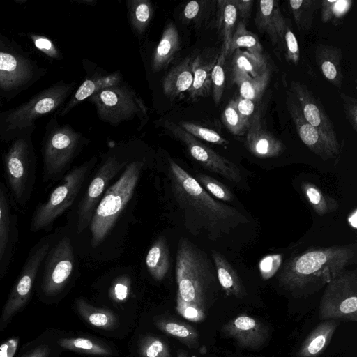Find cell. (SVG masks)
Returning a JSON list of instances; mask_svg holds the SVG:
<instances>
[{
	"mask_svg": "<svg viewBox=\"0 0 357 357\" xmlns=\"http://www.w3.org/2000/svg\"><path fill=\"white\" fill-rule=\"evenodd\" d=\"M82 135L68 124L50 119L41 143L42 180L44 183L63 178L78 150Z\"/></svg>",
	"mask_w": 357,
	"mask_h": 357,
	"instance_id": "8",
	"label": "cell"
},
{
	"mask_svg": "<svg viewBox=\"0 0 357 357\" xmlns=\"http://www.w3.org/2000/svg\"><path fill=\"white\" fill-rule=\"evenodd\" d=\"M208 1H191L184 7L183 10V20L185 22L198 23L206 13Z\"/></svg>",
	"mask_w": 357,
	"mask_h": 357,
	"instance_id": "46",
	"label": "cell"
},
{
	"mask_svg": "<svg viewBox=\"0 0 357 357\" xmlns=\"http://www.w3.org/2000/svg\"><path fill=\"white\" fill-rule=\"evenodd\" d=\"M168 177L173 198L183 214L186 229L192 234L204 233L215 241L248 222L236 208L213 198L195 177L171 158Z\"/></svg>",
	"mask_w": 357,
	"mask_h": 357,
	"instance_id": "1",
	"label": "cell"
},
{
	"mask_svg": "<svg viewBox=\"0 0 357 357\" xmlns=\"http://www.w3.org/2000/svg\"><path fill=\"white\" fill-rule=\"evenodd\" d=\"M75 307L82 318L91 326L109 330L118 325L117 317L114 313L105 309L95 307L82 298L75 301Z\"/></svg>",
	"mask_w": 357,
	"mask_h": 357,
	"instance_id": "32",
	"label": "cell"
},
{
	"mask_svg": "<svg viewBox=\"0 0 357 357\" xmlns=\"http://www.w3.org/2000/svg\"><path fill=\"white\" fill-rule=\"evenodd\" d=\"M255 23L261 33L269 36L273 45H283L286 22L278 1L266 0L257 2Z\"/></svg>",
	"mask_w": 357,
	"mask_h": 357,
	"instance_id": "21",
	"label": "cell"
},
{
	"mask_svg": "<svg viewBox=\"0 0 357 357\" xmlns=\"http://www.w3.org/2000/svg\"><path fill=\"white\" fill-rule=\"evenodd\" d=\"M340 97L343 102L346 118L351 127L356 131L357 128V100L345 93H341Z\"/></svg>",
	"mask_w": 357,
	"mask_h": 357,
	"instance_id": "49",
	"label": "cell"
},
{
	"mask_svg": "<svg viewBox=\"0 0 357 357\" xmlns=\"http://www.w3.org/2000/svg\"><path fill=\"white\" fill-rule=\"evenodd\" d=\"M156 325L161 331L175 337L190 348L197 347L199 335L191 326L170 320L160 321Z\"/></svg>",
	"mask_w": 357,
	"mask_h": 357,
	"instance_id": "38",
	"label": "cell"
},
{
	"mask_svg": "<svg viewBox=\"0 0 357 357\" xmlns=\"http://www.w3.org/2000/svg\"><path fill=\"white\" fill-rule=\"evenodd\" d=\"M245 145L250 153L259 158L277 157L284 149L282 142L263 127L257 114L248 126Z\"/></svg>",
	"mask_w": 357,
	"mask_h": 357,
	"instance_id": "20",
	"label": "cell"
},
{
	"mask_svg": "<svg viewBox=\"0 0 357 357\" xmlns=\"http://www.w3.org/2000/svg\"><path fill=\"white\" fill-rule=\"evenodd\" d=\"M354 244L310 248L286 262L278 275L289 290H302L317 283H328L356 259Z\"/></svg>",
	"mask_w": 357,
	"mask_h": 357,
	"instance_id": "2",
	"label": "cell"
},
{
	"mask_svg": "<svg viewBox=\"0 0 357 357\" xmlns=\"http://www.w3.org/2000/svg\"><path fill=\"white\" fill-rule=\"evenodd\" d=\"M342 58V51L336 46L320 44L316 47L315 59L319 70L329 82L338 88L343 78Z\"/></svg>",
	"mask_w": 357,
	"mask_h": 357,
	"instance_id": "24",
	"label": "cell"
},
{
	"mask_svg": "<svg viewBox=\"0 0 357 357\" xmlns=\"http://www.w3.org/2000/svg\"><path fill=\"white\" fill-rule=\"evenodd\" d=\"M74 82H57L25 102L0 112V140L9 143L27 130L36 128L37 119L57 112L71 94Z\"/></svg>",
	"mask_w": 357,
	"mask_h": 357,
	"instance_id": "4",
	"label": "cell"
},
{
	"mask_svg": "<svg viewBox=\"0 0 357 357\" xmlns=\"http://www.w3.org/2000/svg\"><path fill=\"white\" fill-rule=\"evenodd\" d=\"M13 208L6 185L0 180V278L10 267L19 242V220Z\"/></svg>",
	"mask_w": 357,
	"mask_h": 357,
	"instance_id": "16",
	"label": "cell"
},
{
	"mask_svg": "<svg viewBox=\"0 0 357 357\" xmlns=\"http://www.w3.org/2000/svg\"><path fill=\"white\" fill-rule=\"evenodd\" d=\"M218 56H211L204 52L194 58L193 82L188 91L189 98L195 101L207 96L211 90V75Z\"/></svg>",
	"mask_w": 357,
	"mask_h": 357,
	"instance_id": "26",
	"label": "cell"
},
{
	"mask_svg": "<svg viewBox=\"0 0 357 357\" xmlns=\"http://www.w3.org/2000/svg\"><path fill=\"white\" fill-rule=\"evenodd\" d=\"M222 121L229 132L236 136L244 135L249 125L238 113L236 99L231 100L225 108Z\"/></svg>",
	"mask_w": 357,
	"mask_h": 357,
	"instance_id": "41",
	"label": "cell"
},
{
	"mask_svg": "<svg viewBox=\"0 0 357 357\" xmlns=\"http://www.w3.org/2000/svg\"><path fill=\"white\" fill-rule=\"evenodd\" d=\"M138 351L142 357H172L165 342L151 335L139 341Z\"/></svg>",
	"mask_w": 357,
	"mask_h": 357,
	"instance_id": "45",
	"label": "cell"
},
{
	"mask_svg": "<svg viewBox=\"0 0 357 357\" xmlns=\"http://www.w3.org/2000/svg\"><path fill=\"white\" fill-rule=\"evenodd\" d=\"M195 178L206 192L217 199L224 202H231L234 199L230 189L217 179L202 173L197 174Z\"/></svg>",
	"mask_w": 357,
	"mask_h": 357,
	"instance_id": "42",
	"label": "cell"
},
{
	"mask_svg": "<svg viewBox=\"0 0 357 357\" xmlns=\"http://www.w3.org/2000/svg\"><path fill=\"white\" fill-rule=\"evenodd\" d=\"M290 91L304 119L333 142L339 143L332 121L319 101L315 98L308 88L302 83L292 81Z\"/></svg>",
	"mask_w": 357,
	"mask_h": 357,
	"instance_id": "18",
	"label": "cell"
},
{
	"mask_svg": "<svg viewBox=\"0 0 357 357\" xmlns=\"http://www.w3.org/2000/svg\"><path fill=\"white\" fill-rule=\"evenodd\" d=\"M193 56H188L174 66L162 81L164 94L174 100L188 91L193 82Z\"/></svg>",
	"mask_w": 357,
	"mask_h": 357,
	"instance_id": "23",
	"label": "cell"
},
{
	"mask_svg": "<svg viewBox=\"0 0 357 357\" xmlns=\"http://www.w3.org/2000/svg\"><path fill=\"white\" fill-rule=\"evenodd\" d=\"M269 78V68L262 75L255 77L245 73H233V79L238 87L240 96L255 102L259 101L262 96L268 85Z\"/></svg>",
	"mask_w": 357,
	"mask_h": 357,
	"instance_id": "31",
	"label": "cell"
},
{
	"mask_svg": "<svg viewBox=\"0 0 357 357\" xmlns=\"http://www.w3.org/2000/svg\"><path fill=\"white\" fill-rule=\"evenodd\" d=\"M178 357H188L186 354L184 352V351H181L178 353Z\"/></svg>",
	"mask_w": 357,
	"mask_h": 357,
	"instance_id": "56",
	"label": "cell"
},
{
	"mask_svg": "<svg viewBox=\"0 0 357 357\" xmlns=\"http://www.w3.org/2000/svg\"><path fill=\"white\" fill-rule=\"evenodd\" d=\"M180 49V38L173 23L165 26L162 37L155 49L151 61V69L156 72L166 68Z\"/></svg>",
	"mask_w": 357,
	"mask_h": 357,
	"instance_id": "27",
	"label": "cell"
},
{
	"mask_svg": "<svg viewBox=\"0 0 357 357\" xmlns=\"http://www.w3.org/2000/svg\"><path fill=\"white\" fill-rule=\"evenodd\" d=\"M54 233L40 238L31 248L26 261L11 289L0 316L3 331L29 300L38 279L40 268L54 238Z\"/></svg>",
	"mask_w": 357,
	"mask_h": 357,
	"instance_id": "11",
	"label": "cell"
},
{
	"mask_svg": "<svg viewBox=\"0 0 357 357\" xmlns=\"http://www.w3.org/2000/svg\"><path fill=\"white\" fill-rule=\"evenodd\" d=\"M29 36L35 47L47 56L56 60H60L63 58L61 52L50 38L35 33H30Z\"/></svg>",
	"mask_w": 357,
	"mask_h": 357,
	"instance_id": "47",
	"label": "cell"
},
{
	"mask_svg": "<svg viewBox=\"0 0 357 357\" xmlns=\"http://www.w3.org/2000/svg\"><path fill=\"white\" fill-rule=\"evenodd\" d=\"M89 161L73 167L61 178V183L33 211L29 230L33 233L49 232L55 221L75 202L91 166Z\"/></svg>",
	"mask_w": 357,
	"mask_h": 357,
	"instance_id": "10",
	"label": "cell"
},
{
	"mask_svg": "<svg viewBox=\"0 0 357 357\" xmlns=\"http://www.w3.org/2000/svg\"><path fill=\"white\" fill-rule=\"evenodd\" d=\"M15 1L19 4L22 5L25 3L26 2V0H16Z\"/></svg>",
	"mask_w": 357,
	"mask_h": 357,
	"instance_id": "57",
	"label": "cell"
},
{
	"mask_svg": "<svg viewBox=\"0 0 357 357\" xmlns=\"http://www.w3.org/2000/svg\"><path fill=\"white\" fill-rule=\"evenodd\" d=\"M232 71L245 73L252 77L262 75L268 68V62L262 54H254L248 51L236 50L233 53Z\"/></svg>",
	"mask_w": 357,
	"mask_h": 357,
	"instance_id": "33",
	"label": "cell"
},
{
	"mask_svg": "<svg viewBox=\"0 0 357 357\" xmlns=\"http://www.w3.org/2000/svg\"><path fill=\"white\" fill-rule=\"evenodd\" d=\"M35 128L21 133L11 142L3 156L4 176L10 199L16 207L24 208L35 186L36 155L32 141Z\"/></svg>",
	"mask_w": 357,
	"mask_h": 357,
	"instance_id": "5",
	"label": "cell"
},
{
	"mask_svg": "<svg viewBox=\"0 0 357 357\" xmlns=\"http://www.w3.org/2000/svg\"><path fill=\"white\" fill-rule=\"evenodd\" d=\"M338 324L336 319H327L317 325L301 345L296 357L319 356L330 344Z\"/></svg>",
	"mask_w": 357,
	"mask_h": 357,
	"instance_id": "25",
	"label": "cell"
},
{
	"mask_svg": "<svg viewBox=\"0 0 357 357\" xmlns=\"http://www.w3.org/2000/svg\"><path fill=\"white\" fill-rule=\"evenodd\" d=\"M222 332L235 340L238 347L257 349L261 347L269 336L268 328L257 319L243 313L222 326Z\"/></svg>",
	"mask_w": 357,
	"mask_h": 357,
	"instance_id": "19",
	"label": "cell"
},
{
	"mask_svg": "<svg viewBox=\"0 0 357 357\" xmlns=\"http://www.w3.org/2000/svg\"><path fill=\"white\" fill-rule=\"evenodd\" d=\"M63 349L98 356H109L112 350L107 345L87 337H63L57 341Z\"/></svg>",
	"mask_w": 357,
	"mask_h": 357,
	"instance_id": "34",
	"label": "cell"
},
{
	"mask_svg": "<svg viewBox=\"0 0 357 357\" xmlns=\"http://www.w3.org/2000/svg\"><path fill=\"white\" fill-rule=\"evenodd\" d=\"M146 266L151 275L156 280H162L169 268V252L166 238L158 237L152 244L146 256Z\"/></svg>",
	"mask_w": 357,
	"mask_h": 357,
	"instance_id": "29",
	"label": "cell"
},
{
	"mask_svg": "<svg viewBox=\"0 0 357 357\" xmlns=\"http://www.w3.org/2000/svg\"><path fill=\"white\" fill-rule=\"evenodd\" d=\"M143 166L141 161H133L126 165L119 179L105 192L89 224L93 248L98 246L106 238L132 199Z\"/></svg>",
	"mask_w": 357,
	"mask_h": 357,
	"instance_id": "7",
	"label": "cell"
},
{
	"mask_svg": "<svg viewBox=\"0 0 357 357\" xmlns=\"http://www.w3.org/2000/svg\"><path fill=\"white\" fill-rule=\"evenodd\" d=\"M47 72L17 43L0 32V102L12 100L44 77Z\"/></svg>",
	"mask_w": 357,
	"mask_h": 357,
	"instance_id": "6",
	"label": "cell"
},
{
	"mask_svg": "<svg viewBox=\"0 0 357 357\" xmlns=\"http://www.w3.org/2000/svg\"><path fill=\"white\" fill-rule=\"evenodd\" d=\"M212 257L218 282L227 296L241 298L246 295L239 275L227 259L219 252L212 250Z\"/></svg>",
	"mask_w": 357,
	"mask_h": 357,
	"instance_id": "28",
	"label": "cell"
},
{
	"mask_svg": "<svg viewBox=\"0 0 357 357\" xmlns=\"http://www.w3.org/2000/svg\"><path fill=\"white\" fill-rule=\"evenodd\" d=\"M225 59L220 52L211 75V91L213 101L218 105L222 97L225 84Z\"/></svg>",
	"mask_w": 357,
	"mask_h": 357,
	"instance_id": "44",
	"label": "cell"
},
{
	"mask_svg": "<svg viewBox=\"0 0 357 357\" xmlns=\"http://www.w3.org/2000/svg\"><path fill=\"white\" fill-rule=\"evenodd\" d=\"M245 48L246 51L254 54H262L263 47L256 34L248 31L245 22L239 21L232 35L228 55L235 50Z\"/></svg>",
	"mask_w": 357,
	"mask_h": 357,
	"instance_id": "36",
	"label": "cell"
},
{
	"mask_svg": "<svg viewBox=\"0 0 357 357\" xmlns=\"http://www.w3.org/2000/svg\"><path fill=\"white\" fill-rule=\"evenodd\" d=\"M18 337H12L0 345V357H13L19 344Z\"/></svg>",
	"mask_w": 357,
	"mask_h": 357,
	"instance_id": "54",
	"label": "cell"
},
{
	"mask_svg": "<svg viewBox=\"0 0 357 357\" xmlns=\"http://www.w3.org/2000/svg\"><path fill=\"white\" fill-rule=\"evenodd\" d=\"M130 24L139 34L149 26L154 13L151 3L148 0H129L127 2Z\"/></svg>",
	"mask_w": 357,
	"mask_h": 357,
	"instance_id": "37",
	"label": "cell"
},
{
	"mask_svg": "<svg viewBox=\"0 0 357 357\" xmlns=\"http://www.w3.org/2000/svg\"><path fill=\"white\" fill-rule=\"evenodd\" d=\"M287 105L301 140L312 152L324 160L335 158L339 154L340 144L333 142L304 119L291 93L288 94Z\"/></svg>",
	"mask_w": 357,
	"mask_h": 357,
	"instance_id": "17",
	"label": "cell"
},
{
	"mask_svg": "<svg viewBox=\"0 0 357 357\" xmlns=\"http://www.w3.org/2000/svg\"><path fill=\"white\" fill-rule=\"evenodd\" d=\"M55 231L50 249L43 261L38 278V292L43 298L59 296L70 282L75 258L73 241L68 234Z\"/></svg>",
	"mask_w": 357,
	"mask_h": 357,
	"instance_id": "9",
	"label": "cell"
},
{
	"mask_svg": "<svg viewBox=\"0 0 357 357\" xmlns=\"http://www.w3.org/2000/svg\"><path fill=\"white\" fill-rule=\"evenodd\" d=\"M130 281L128 277L122 276L114 282L112 294L118 301L125 300L129 294Z\"/></svg>",
	"mask_w": 357,
	"mask_h": 357,
	"instance_id": "51",
	"label": "cell"
},
{
	"mask_svg": "<svg viewBox=\"0 0 357 357\" xmlns=\"http://www.w3.org/2000/svg\"><path fill=\"white\" fill-rule=\"evenodd\" d=\"M283 45L286 50L287 59L297 65L300 59L299 46L296 37L287 22L283 34Z\"/></svg>",
	"mask_w": 357,
	"mask_h": 357,
	"instance_id": "48",
	"label": "cell"
},
{
	"mask_svg": "<svg viewBox=\"0 0 357 357\" xmlns=\"http://www.w3.org/2000/svg\"><path fill=\"white\" fill-rule=\"evenodd\" d=\"M236 6L238 17L241 18L242 22L245 23V21L249 18L253 6V0H233Z\"/></svg>",
	"mask_w": 357,
	"mask_h": 357,
	"instance_id": "52",
	"label": "cell"
},
{
	"mask_svg": "<svg viewBox=\"0 0 357 357\" xmlns=\"http://www.w3.org/2000/svg\"><path fill=\"white\" fill-rule=\"evenodd\" d=\"M126 165V161H121L116 157L112 156L100 167L77 206L74 222L77 234H81L89 226L105 189L110 181Z\"/></svg>",
	"mask_w": 357,
	"mask_h": 357,
	"instance_id": "15",
	"label": "cell"
},
{
	"mask_svg": "<svg viewBox=\"0 0 357 357\" xmlns=\"http://www.w3.org/2000/svg\"><path fill=\"white\" fill-rule=\"evenodd\" d=\"M175 268L177 307L193 306L204 312L210 288L215 282L206 255L189 239L182 237L178 243Z\"/></svg>",
	"mask_w": 357,
	"mask_h": 357,
	"instance_id": "3",
	"label": "cell"
},
{
	"mask_svg": "<svg viewBox=\"0 0 357 357\" xmlns=\"http://www.w3.org/2000/svg\"><path fill=\"white\" fill-rule=\"evenodd\" d=\"M185 131L195 138L218 145L226 146L229 142L212 129L190 121H183L178 124Z\"/></svg>",
	"mask_w": 357,
	"mask_h": 357,
	"instance_id": "43",
	"label": "cell"
},
{
	"mask_svg": "<svg viewBox=\"0 0 357 357\" xmlns=\"http://www.w3.org/2000/svg\"><path fill=\"white\" fill-rule=\"evenodd\" d=\"M236 107L242 119L248 123L257 115L255 112V102L243 98L240 96L236 99Z\"/></svg>",
	"mask_w": 357,
	"mask_h": 357,
	"instance_id": "50",
	"label": "cell"
},
{
	"mask_svg": "<svg viewBox=\"0 0 357 357\" xmlns=\"http://www.w3.org/2000/svg\"><path fill=\"white\" fill-rule=\"evenodd\" d=\"M217 3L218 22L222 38L221 52L227 57L231 39L236 28L238 14L233 0H219Z\"/></svg>",
	"mask_w": 357,
	"mask_h": 357,
	"instance_id": "30",
	"label": "cell"
},
{
	"mask_svg": "<svg viewBox=\"0 0 357 357\" xmlns=\"http://www.w3.org/2000/svg\"><path fill=\"white\" fill-rule=\"evenodd\" d=\"M351 0H322L320 1L321 20L324 23L337 24L352 7Z\"/></svg>",
	"mask_w": 357,
	"mask_h": 357,
	"instance_id": "40",
	"label": "cell"
},
{
	"mask_svg": "<svg viewBox=\"0 0 357 357\" xmlns=\"http://www.w3.org/2000/svg\"><path fill=\"white\" fill-rule=\"evenodd\" d=\"M321 1L291 0L289 6L297 26L300 29L308 30L313 23L314 14Z\"/></svg>",
	"mask_w": 357,
	"mask_h": 357,
	"instance_id": "39",
	"label": "cell"
},
{
	"mask_svg": "<svg viewBox=\"0 0 357 357\" xmlns=\"http://www.w3.org/2000/svg\"><path fill=\"white\" fill-rule=\"evenodd\" d=\"M165 125L172 135L185 145L190 156L204 168L232 182L242 181L240 169L234 163L200 142L178 124L166 121Z\"/></svg>",
	"mask_w": 357,
	"mask_h": 357,
	"instance_id": "14",
	"label": "cell"
},
{
	"mask_svg": "<svg viewBox=\"0 0 357 357\" xmlns=\"http://www.w3.org/2000/svg\"><path fill=\"white\" fill-rule=\"evenodd\" d=\"M321 319L357 321V274L344 271L327 283L321 298Z\"/></svg>",
	"mask_w": 357,
	"mask_h": 357,
	"instance_id": "12",
	"label": "cell"
},
{
	"mask_svg": "<svg viewBox=\"0 0 357 357\" xmlns=\"http://www.w3.org/2000/svg\"><path fill=\"white\" fill-rule=\"evenodd\" d=\"M121 81V75L119 72L85 79L68 101L55 113L56 117L64 116L81 102L102 89L119 85Z\"/></svg>",
	"mask_w": 357,
	"mask_h": 357,
	"instance_id": "22",
	"label": "cell"
},
{
	"mask_svg": "<svg viewBox=\"0 0 357 357\" xmlns=\"http://www.w3.org/2000/svg\"><path fill=\"white\" fill-rule=\"evenodd\" d=\"M88 99L95 105L99 118L112 125L131 119L140 110L145 111L141 100L126 86L105 88Z\"/></svg>",
	"mask_w": 357,
	"mask_h": 357,
	"instance_id": "13",
	"label": "cell"
},
{
	"mask_svg": "<svg viewBox=\"0 0 357 357\" xmlns=\"http://www.w3.org/2000/svg\"><path fill=\"white\" fill-rule=\"evenodd\" d=\"M301 189L310 205L317 215H324L337 209V200L323 193L314 184L305 182L301 185Z\"/></svg>",
	"mask_w": 357,
	"mask_h": 357,
	"instance_id": "35",
	"label": "cell"
},
{
	"mask_svg": "<svg viewBox=\"0 0 357 357\" xmlns=\"http://www.w3.org/2000/svg\"><path fill=\"white\" fill-rule=\"evenodd\" d=\"M51 349L47 344H40L26 352L22 357H49Z\"/></svg>",
	"mask_w": 357,
	"mask_h": 357,
	"instance_id": "55",
	"label": "cell"
},
{
	"mask_svg": "<svg viewBox=\"0 0 357 357\" xmlns=\"http://www.w3.org/2000/svg\"><path fill=\"white\" fill-rule=\"evenodd\" d=\"M177 310L185 318L192 321H201L204 319V312L193 306H180Z\"/></svg>",
	"mask_w": 357,
	"mask_h": 357,
	"instance_id": "53",
	"label": "cell"
}]
</instances>
